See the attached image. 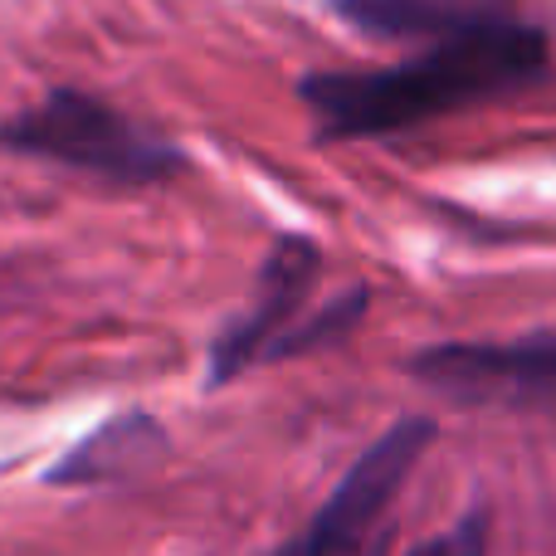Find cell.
Segmentation results:
<instances>
[{"label":"cell","mask_w":556,"mask_h":556,"mask_svg":"<svg viewBox=\"0 0 556 556\" xmlns=\"http://www.w3.org/2000/svg\"><path fill=\"white\" fill-rule=\"evenodd\" d=\"M434 440H440V425L430 415L395 420L371 450L356 454V464L342 473L332 498L317 508L313 528L298 542H288L283 552L288 556H386L391 503Z\"/></svg>","instance_id":"3957f363"},{"label":"cell","mask_w":556,"mask_h":556,"mask_svg":"<svg viewBox=\"0 0 556 556\" xmlns=\"http://www.w3.org/2000/svg\"><path fill=\"white\" fill-rule=\"evenodd\" d=\"M166 459V430L152 415H117L103 430H93L78 450H68L64 459L49 469V483L59 489H84V483H117V479H137L152 464Z\"/></svg>","instance_id":"52a82bcc"},{"label":"cell","mask_w":556,"mask_h":556,"mask_svg":"<svg viewBox=\"0 0 556 556\" xmlns=\"http://www.w3.org/2000/svg\"><path fill=\"white\" fill-rule=\"evenodd\" d=\"M317 274H323V244L307 235H278L254 278V303L211 342V386L235 381L269 356V346L303 317Z\"/></svg>","instance_id":"5b68a950"},{"label":"cell","mask_w":556,"mask_h":556,"mask_svg":"<svg viewBox=\"0 0 556 556\" xmlns=\"http://www.w3.org/2000/svg\"><path fill=\"white\" fill-rule=\"evenodd\" d=\"M337 20L366 39H391V45H415V39H444L473 29L483 20L508 15L493 0H327Z\"/></svg>","instance_id":"8992f818"},{"label":"cell","mask_w":556,"mask_h":556,"mask_svg":"<svg viewBox=\"0 0 556 556\" xmlns=\"http://www.w3.org/2000/svg\"><path fill=\"white\" fill-rule=\"evenodd\" d=\"M0 142L25 156L93 172L117 186H156L186 172L181 147L142 132L132 117H123L84 88H49L35 108L0 127Z\"/></svg>","instance_id":"7a4b0ae2"},{"label":"cell","mask_w":556,"mask_h":556,"mask_svg":"<svg viewBox=\"0 0 556 556\" xmlns=\"http://www.w3.org/2000/svg\"><path fill=\"white\" fill-rule=\"evenodd\" d=\"M547 74V35L518 15H498L434 39L425 54L391 68L303 74L298 98L317 123V142H371V137H401L489 98L522 93Z\"/></svg>","instance_id":"6da1fadb"},{"label":"cell","mask_w":556,"mask_h":556,"mask_svg":"<svg viewBox=\"0 0 556 556\" xmlns=\"http://www.w3.org/2000/svg\"><path fill=\"white\" fill-rule=\"evenodd\" d=\"M405 371L454 405H556V327L508 342H434L420 346Z\"/></svg>","instance_id":"277c9868"},{"label":"cell","mask_w":556,"mask_h":556,"mask_svg":"<svg viewBox=\"0 0 556 556\" xmlns=\"http://www.w3.org/2000/svg\"><path fill=\"white\" fill-rule=\"evenodd\" d=\"M366 307H371V288L352 283L346 293H337L327 307L298 317V323L269 346V356H264V362H293V356H313V352H327V346L346 342V337L362 327Z\"/></svg>","instance_id":"ba28073f"},{"label":"cell","mask_w":556,"mask_h":556,"mask_svg":"<svg viewBox=\"0 0 556 556\" xmlns=\"http://www.w3.org/2000/svg\"><path fill=\"white\" fill-rule=\"evenodd\" d=\"M410 556H483V513H469L454 532L444 538H425Z\"/></svg>","instance_id":"9c48e42d"}]
</instances>
